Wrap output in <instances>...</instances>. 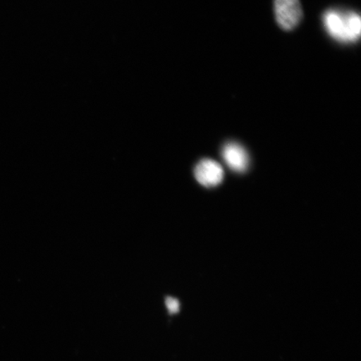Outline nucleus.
<instances>
[{"mask_svg":"<svg viewBox=\"0 0 361 361\" xmlns=\"http://www.w3.org/2000/svg\"><path fill=\"white\" fill-rule=\"evenodd\" d=\"M274 12L279 25L286 30L295 29L303 16L300 0H274Z\"/></svg>","mask_w":361,"mask_h":361,"instance_id":"obj_2","label":"nucleus"},{"mask_svg":"<svg viewBox=\"0 0 361 361\" xmlns=\"http://www.w3.org/2000/svg\"><path fill=\"white\" fill-rule=\"evenodd\" d=\"M194 174H195L197 182L202 186L210 188L222 183L224 173L219 162L210 159H203L198 162L195 170H194Z\"/></svg>","mask_w":361,"mask_h":361,"instance_id":"obj_3","label":"nucleus"},{"mask_svg":"<svg viewBox=\"0 0 361 361\" xmlns=\"http://www.w3.org/2000/svg\"><path fill=\"white\" fill-rule=\"evenodd\" d=\"M323 24L329 35L338 42L355 43L360 37V16L355 11L331 8L324 13Z\"/></svg>","mask_w":361,"mask_h":361,"instance_id":"obj_1","label":"nucleus"},{"mask_svg":"<svg viewBox=\"0 0 361 361\" xmlns=\"http://www.w3.org/2000/svg\"><path fill=\"white\" fill-rule=\"evenodd\" d=\"M166 305L171 314L178 313L180 310V303L174 298L168 297L166 299Z\"/></svg>","mask_w":361,"mask_h":361,"instance_id":"obj_5","label":"nucleus"},{"mask_svg":"<svg viewBox=\"0 0 361 361\" xmlns=\"http://www.w3.org/2000/svg\"><path fill=\"white\" fill-rule=\"evenodd\" d=\"M222 156L226 164L236 173H243L250 164L246 149L237 142L226 143L222 149Z\"/></svg>","mask_w":361,"mask_h":361,"instance_id":"obj_4","label":"nucleus"}]
</instances>
